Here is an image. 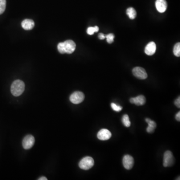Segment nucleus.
Here are the masks:
<instances>
[{
  "label": "nucleus",
  "mask_w": 180,
  "mask_h": 180,
  "mask_svg": "<svg viewBox=\"0 0 180 180\" xmlns=\"http://www.w3.org/2000/svg\"><path fill=\"white\" fill-rule=\"evenodd\" d=\"M25 87V84L22 81L20 80H16L11 85V93L15 97L19 96L24 92Z\"/></svg>",
  "instance_id": "obj_1"
},
{
  "label": "nucleus",
  "mask_w": 180,
  "mask_h": 180,
  "mask_svg": "<svg viewBox=\"0 0 180 180\" xmlns=\"http://www.w3.org/2000/svg\"><path fill=\"white\" fill-rule=\"evenodd\" d=\"M94 159L91 157H86L83 158L79 164V166L81 169L88 170L94 166Z\"/></svg>",
  "instance_id": "obj_2"
},
{
  "label": "nucleus",
  "mask_w": 180,
  "mask_h": 180,
  "mask_svg": "<svg viewBox=\"0 0 180 180\" xmlns=\"http://www.w3.org/2000/svg\"><path fill=\"white\" fill-rule=\"evenodd\" d=\"M175 163V159L170 151H166L164 155L163 166L164 167H172Z\"/></svg>",
  "instance_id": "obj_3"
},
{
  "label": "nucleus",
  "mask_w": 180,
  "mask_h": 180,
  "mask_svg": "<svg viewBox=\"0 0 180 180\" xmlns=\"http://www.w3.org/2000/svg\"><path fill=\"white\" fill-rule=\"evenodd\" d=\"M85 95L81 92H75L70 97V100L72 103L74 104H78L81 103L84 100Z\"/></svg>",
  "instance_id": "obj_4"
},
{
  "label": "nucleus",
  "mask_w": 180,
  "mask_h": 180,
  "mask_svg": "<svg viewBox=\"0 0 180 180\" xmlns=\"http://www.w3.org/2000/svg\"><path fill=\"white\" fill-rule=\"evenodd\" d=\"M133 74L134 76L139 79H146L148 77V75L144 68L140 67H137L133 69Z\"/></svg>",
  "instance_id": "obj_5"
},
{
  "label": "nucleus",
  "mask_w": 180,
  "mask_h": 180,
  "mask_svg": "<svg viewBox=\"0 0 180 180\" xmlns=\"http://www.w3.org/2000/svg\"><path fill=\"white\" fill-rule=\"evenodd\" d=\"M34 137L32 135H28L24 138L22 141V146L25 150H29L34 145Z\"/></svg>",
  "instance_id": "obj_6"
},
{
  "label": "nucleus",
  "mask_w": 180,
  "mask_h": 180,
  "mask_svg": "<svg viewBox=\"0 0 180 180\" xmlns=\"http://www.w3.org/2000/svg\"><path fill=\"white\" fill-rule=\"evenodd\" d=\"M123 164L126 169H131L134 164V158L130 155H125L123 159Z\"/></svg>",
  "instance_id": "obj_7"
},
{
  "label": "nucleus",
  "mask_w": 180,
  "mask_h": 180,
  "mask_svg": "<svg viewBox=\"0 0 180 180\" xmlns=\"http://www.w3.org/2000/svg\"><path fill=\"white\" fill-rule=\"evenodd\" d=\"M65 53L70 54L74 52L76 49V44L72 40H67L64 42Z\"/></svg>",
  "instance_id": "obj_8"
},
{
  "label": "nucleus",
  "mask_w": 180,
  "mask_h": 180,
  "mask_svg": "<svg viewBox=\"0 0 180 180\" xmlns=\"http://www.w3.org/2000/svg\"><path fill=\"white\" fill-rule=\"evenodd\" d=\"M112 136V134L109 130L103 129L100 130L97 134V138L100 140L106 141L109 140Z\"/></svg>",
  "instance_id": "obj_9"
},
{
  "label": "nucleus",
  "mask_w": 180,
  "mask_h": 180,
  "mask_svg": "<svg viewBox=\"0 0 180 180\" xmlns=\"http://www.w3.org/2000/svg\"><path fill=\"white\" fill-rule=\"evenodd\" d=\"M131 103L134 104L137 106H143L146 102V98L143 95L138 96L135 98H131L130 99Z\"/></svg>",
  "instance_id": "obj_10"
},
{
  "label": "nucleus",
  "mask_w": 180,
  "mask_h": 180,
  "mask_svg": "<svg viewBox=\"0 0 180 180\" xmlns=\"http://www.w3.org/2000/svg\"><path fill=\"white\" fill-rule=\"evenodd\" d=\"M157 10L161 13H164L167 8V3L166 0H157L155 3Z\"/></svg>",
  "instance_id": "obj_11"
},
{
  "label": "nucleus",
  "mask_w": 180,
  "mask_h": 180,
  "mask_svg": "<svg viewBox=\"0 0 180 180\" xmlns=\"http://www.w3.org/2000/svg\"><path fill=\"white\" fill-rule=\"evenodd\" d=\"M156 50V45L154 42H151L148 44H147L145 49V52L147 55L152 56L154 55Z\"/></svg>",
  "instance_id": "obj_12"
},
{
  "label": "nucleus",
  "mask_w": 180,
  "mask_h": 180,
  "mask_svg": "<svg viewBox=\"0 0 180 180\" xmlns=\"http://www.w3.org/2000/svg\"><path fill=\"white\" fill-rule=\"evenodd\" d=\"M35 22L31 19H25L22 22V27L26 30H30L34 27Z\"/></svg>",
  "instance_id": "obj_13"
},
{
  "label": "nucleus",
  "mask_w": 180,
  "mask_h": 180,
  "mask_svg": "<svg viewBox=\"0 0 180 180\" xmlns=\"http://www.w3.org/2000/svg\"><path fill=\"white\" fill-rule=\"evenodd\" d=\"M146 122L148 124V127H147V132L149 133H152L155 131V129L157 127V124L155 122L151 120L149 118H146L145 119Z\"/></svg>",
  "instance_id": "obj_14"
},
{
  "label": "nucleus",
  "mask_w": 180,
  "mask_h": 180,
  "mask_svg": "<svg viewBox=\"0 0 180 180\" xmlns=\"http://www.w3.org/2000/svg\"><path fill=\"white\" fill-rule=\"evenodd\" d=\"M126 14L127 15L129 16V17L130 19L133 20L135 19L136 17L137 12L135 10V9L133 8H129L127 11H126Z\"/></svg>",
  "instance_id": "obj_15"
},
{
  "label": "nucleus",
  "mask_w": 180,
  "mask_h": 180,
  "mask_svg": "<svg viewBox=\"0 0 180 180\" xmlns=\"http://www.w3.org/2000/svg\"><path fill=\"white\" fill-rule=\"evenodd\" d=\"M122 123L126 127H129L131 126V122L129 119V117L127 114H125L122 118Z\"/></svg>",
  "instance_id": "obj_16"
},
{
  "label": "nucleus",
  "mask_w": 180,
  "mask_h": 180,
  "mask_svg": "<svg viewBox=\"0 0 180 180\" xmlns=\"http://www.w3.org/2000/svg\"><path fill=\"white\" fill-rule=\"evenodd\" d=\"M99 31V28L98 26H96L94 27H89V28H88L87 32L88 34L90 35H92L94 34V33L98 32Z\"/></svg>",
  "instance_id": "obj_17"
},
{
  "label": "nucleus",
  "mask_w": 180,
  "mask_h": 180,
  "mask_svg": "<svg viewBox=\"0 0 180 180\" xmlns=\"http://www.w3.org/2000/svg\"><path fill=\"white\" fill-rule=\"evenodd\" d=\"M174 54L175 55L176 57H180V43H178L174 47L173 49Z\"/></svg>",
  "instance_id": "obj_18"
},
{
  "label": "nucleus",
  "mask_w": 180,
  "mask_h": 180,
  "mask_svg": "<svg viewBox=\"0 0 180 180\" xmlns=\"http://www.w3.org/2000/svg\"><path fill=\"white\" fill-rule=\"evenodd\" d=\"M6 7V0H0V15L5 11Z\"/></svg>",
  "instance_id": "obj_19"
},
{
  "label": "nucleus",
  "mask_w": 180,
  "mask_h": 180,
  "mask_svg": "<svg viewBox=\"0 0 180 180\" xmlns=\"http://www.w3.org/2000/svg\"><path fill=\"white\" fill-rule=\"evenodd\" d=\"M105 37H106V39H107V41L109 44H111V43H112L114 42L115 36H114L113 34H109L107 35H105Z\"/></svg>",
  "instance_id": "obj_20"
},
{
  "label": "nucleus",
  "mask_w": 180,
  "mask_h": 180,
  "mask_svg": "<svg viewBox=\"0 0 180 180\" xmlns=\"http://www.w3.org/2000/svg\"><path fill=\"white\" fill-rule=\"evenodd\" d=\"M111 106V107L112 110L116 112L121 111L123 109V107H122L119 106V105H117V104L114 103H112Z\"/></svg>",
  "instance_id": "obj_21"
},
{
  "label": "nucleus",
  "mask_w": 180,
  "mask_h": 180,
  "mask_svg": "<svg viewBox=\"0 0 180 180\" xmlns=\"http://www.w3.org/2000/svg\"><path fill=\"white\" fill-rule=\"evenodd\" d=\"M58 50L59 52L61 54L65 53V49H64V42L60 43L58 45Z\"/></svg>",
  "instance_id": "obj_22"
},
{
  "label": "nucleus",
  "mask_w": 180,
  "mask_h": 180,
  "mask_svg": "<svg viewBox=\"0 0 180 180\" xmlns=\"http://www.w3.org/2000/svg\"><path fill=\"white\" fill-rule=\"evenodd\" d=\"M175 105L178 108H180V97H179L176 100H175Z\"/></svg>",
  "instance_id": "obj_23"
},
{
  "label": "nucleus",
  "mask_w": 180,
  "mask_h": 180,
  "mask_svg": "<svg viewBox=\"0 0 180 180\" xmlns=\"http://www.w3.org/2000/svg\"><path fill=\"white\" fill-rule=\"evenodd\" d=\"M98 37L100 40H104V39L106 38L105 35L103 33H100L98 35Z\"/></svg>",
  "instance_id": "obj_24"
},
{
  "label": "nucleus",
  "mask_w": 180,
  "mask_h": 180,
  "mask_svg": "<svg viewBox=\"0 0 180 180\" xmlns=\"http://www.w3.org/2000/svg\"><path fill=\"white\" fill-rule=\"evenodd\" d=\"M175 118H176V119L177 121H179L180 122V112H178L177 114L176 115V117H175Z\"/></svg>",
  "instance_id": "obj_25"
},
{
  "label": "nucleus",
  "mask_w": 180,
  "mask_h": 180,
  "mask_svg": "<svg viewBox=\"0 0 180 180\" xmlns=\"http://www.w3.org/2000/svg\"><path fill=\"white\" fill-rule=\"evenodd\" d=\"M39 180H47L46 178L45 177H42L40 178V179H38Z\"/></svg>",
  "instance_id": "obj_26"
}]
</instances>
